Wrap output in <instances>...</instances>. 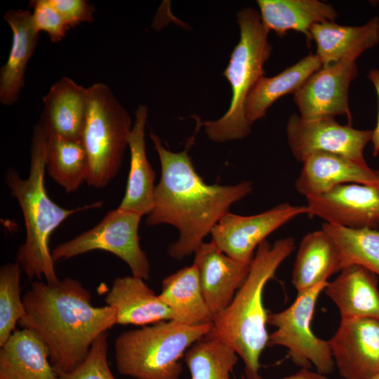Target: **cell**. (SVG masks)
Segmentation results:
<instances>
[{"label":"cell","instance_id":"obj_1","mask_svg":"<svg viewBox=\"0 0 379 379\" xmlns=\"http://www.w3.org/2000/svg\"><path fill=\"white\" fill-rule=\"evenodd\" d=\"M150 137L159 157L161 175L146 224H169L178 229V239L168 246V252L173 258L181 260L194 253L230 206L252 191V184L208 185L197 173L187 147L173 152L162 145L157 134L152 132Z\"/></svg>","mask_w":379,"mask_h":379},{"label":"cell","instance_id":"obj_2","mask_svg":"<svg viewBox=\"0 0 379 379\" xmlns=\"http://www.w3.org/2000/svg\"><path fill=\"white\" fill-rule=\"evenodd\" d=\"M22 299L26 315L19 322L45 343L58 375L75 369L95 339L117 324L115 310L93 306L89 291L72 278L33 281Z\"/></svg>","mask_w":379,"mask_h":379},{"label":"cell","instance_id":"obj_3","mask_svg":"<svg viewBox=\"0 0 379 379\" xmlns=\"http://www.w3.org/2000/svg\"><path fill=\"white\" fill-rule=\"evenodd\" d=\"M46 142V132L39 123L33 131L28 177L22 178L11 168L5 180L19 203L25 226V239L18 250L16 262L29 279L44 277L47 283L52 284L60 279L49 248L51 235L71 215L99 208L102 204L98 201L67 209L49 197L45 187Z\"/></svg>","mask_w":379,"mask_h":379},{"label":"cell","instance_id":"obj_4","mask_svg":"<svg viewBox=\"0 0 379 379\" xmlns=\"http://www.w3.org/2000/svg\"><path fill=\"white\" fill-rule=\"evenodd\" d=\"M294 248L293 237L278 239L272 245L263 241L257 248L245 281L229 306L214 318L208 334L235 350L244 361L246 378L258 375L260 357L269 340L264 288Z\"/></svg>","mask_w":379,"mask_h":379},{"label":"cell","instance_id":"obj_5","mask_svg":"<svg viewBox=\"0 0 379 379\" xmlns=\"http://www.w3.org/2000/svg\"><path fill=\"white\" fill-rule=\"evenodd\" d=\"M212 327L213 322L190 326L170 320L122 332L114 342L118 372L135 379H179L181 359Z\"/></svg>","mask_w":379,"mask_h":379},{"label":"cell","instance_id":"obj_6","mask_svg":"<svg viewBox=\"0 0 379 379\" xmlns=\"http://www.w3.org/2000/svg\"><path fill=\"white\" fill-rule=\"evenodd\" d=\"M240 39L234 48L228 65L222 73L231 86L232 96L226 113L215 121L203 123L205 133L213 141L222 142L248 135L251 125L245 114V102L250 91L264 76V65L271 55L270 31L253 8L237 14Z\"/></svg>","mask_w":379,"mask_h":379},{"label":"cell","instance_id":"obj_7","mask_svg":"<svg viewBox=\"0 0 379 379\" xmlns=\"http://www.w3.org/2000/svg\"><path fill=\"white\" fill-rule=\"evenodd\" d=\"M87 88V114L81 138L88 160L86 182L102 188L117 175L133 126L128 113L107 86L96 83Z\"/></svg>","mask_w":379,"mask_h":379},{"label":"cell","instance_id":"obj_8","mask_svg":"<svg viewBox=\"0 0 379 379\" xmlns=\"http://www.w3.org/2000/svg\"><path fill=\"white\" fill-rule=\"evenodd\" d=\"M322 283L298 293L294 302L286 310L268 314L267 324L276 327L269 335L267 346H282L288 350L292 361L301 368L326 375L333 372L335 363L328 341L318 338L311 328L317 299L328 284Z\"/></svg>","mask_w":379,"mask_h":379},{"label":"cell","instance_id":"obj_9","mask_svg":"<svg viewBox=\"0 0 379 379\" xmlns=\"http://www.w3.org/2000/svg\"><path fill=\"white\" fill-rule=\"evenodd\" d=\"M142 215L117 208L109 211L93 228L56 246L53 260H67L92 251L113 253L130 267L132 275L148 279L150 264L140 246Z\"/></svg>","mask_w":379,"mask_h":379},{"label":"cell","instance_id":"obj_10","mask_svg":"<svg viewBox=\"0 0 379 379\" xmlns=\"http://www.w3.org/2000/svg\"><path fill=\"white\" fill-rule=\"evenodd\" d=\"M372 133L373 131L341 125L330 117L305 119L299 114H293L286 124L290 150L295 159L302 163L314 153L326 152L368 165L364 152L371 141Z\"/></svg>","mask_w":379,"mask_h":379},{"label":"cell","instance_id":"obj_11","mask_svg":"<svg viewBox=\"0 0 379 379\" xmlns=\"http://www.w3.org/2000/svg\"><path fill=\"white\" fill-rule=\"evenodd\" d=\"M306 205L282 203L252 215L226 213L211 231V242L222 252L251 265L256 248L273 232L298 215L307 214Z\"/></svg>","mask_w":379,"mask_h":379},{"label":"cell","instance_id":"obj_12","mask_svg":"<svg viewBox=\"0 0 379 379\" xmlns=\"http://www.w3.org/2000/svg\"><path fill=\"white\" fill-rule=\"evenodd\" d=\"M357 75L356 61L344 60L322 66L294 93L299 115L305 119L345 115L351 124L349 88Z\"/></svg>","mask_w":379,"mask_h":379},{"label":"cell","instance_id":"obj_13","mask_svg":"<svg viewBox=\"0 0 379 379\" xmlns=\"http://www.w3.org/2000/svg\"><path fill=\"white\" fill-rule=\"evenodd\" d=\"M328 344L343 379H373L379 375V319H341Z\"/></svg>","mask_w":379,"mask_h":379},{"label":"cell","instance_id":"obj_14","mask_svg":"<svg viewBox=\"0 0 379 379\" xmlns=\"http://www.w3.org/2000/svg\"><path fill=\"white\" fill-rule=\"evenodd\" d=\"M306 199L307 214L325 223L350 229L379 225V185H341Z\"/></svg>","mask_w":379,"mask_h":379},{"label":"cell","instance_id":"obj_15","mask_svg":"<svg viewBox=\"0 0 379 379\" xmlns=\"http://www.w3.org/2000/svg\"><path fill=\"white\" fill-rule=\"evenodd\" d=\"M194 262L206 303L213 317L222 312L245 281L251 265L239 262L210 242H203L194 251Z\"/></svg>","mask_w":379,"mask_h":379},{"label":"cell","instance_id":"obj_16","mask_svg":"<svg viewBox=\"0 0 379 379\" xmlns=\"http://www.w3.org/2000/svg\"><path fill=\"white\" fill-rule=\"evenodd\" d=\"M350 183L379 185V171L341 155L317 152L302 162L295 187L307 198Z\"/></svg>","mask_w":379,"mask_h":379},{"label":"cell","instance_id":"obj_17","mask_svg":"<svg viewBox=\"0 0 379 379\" xmlns=\"http://www.w3.org/2000/svg\"><path fill=\"white\" fill-rule=\"evenodd\" d=\"M40 124L47 136L81 141L88 107V88L62 77L43 98Z\"/></svg>","mask_w":379,"mask_h":379},{"label":"cell","instance_id":"obj_18","mask_svg":"<svg viewBox=\"0 0 379 379\" xmlns=\"http://www.w3.org/2000/svg\"><path fill=\"white\" fill-rule=\"evenodd\" d=\"M144 280L133 275L113 280L105 301L115 310L117 324L145 326L172 320L171 310Z\"/></svg>","mask_w":379,"mask_h":379},{"label":"cell","instance_id":"obj_19","mask_svg":"<svg viewBox=\"0 0 379 379\" xmlns=\"http://www.w3.org/2000/svg\"><path fill=\"white\" fill-rule=\"evenodd\" d=\"M311 40L317 45L316 55L323 66L344 60H356L379 43V18L375 16L359 26L343 25L335 22L313 25Z\"/></svg>","mask_w":379,"mask_h":379},{"label":"cell","instance_id":"obj_20","mask_svg":"<svg viewBox=\"0 0 379 379\" xmlns=\"http://www.w3.org/2000/svg\"><path fill=\"white\" fill-rule=\"evenodd\" d=\"M12 31V44L6 62L0 71V101L11 105L25 86L27 65L36 49L39 34L29 10L12 9L3 16Z\"/></svg>","mask_w":379,"mask_h":379},{"label":"cell","instance_id":"obj_21","mask_svg":"<svg viewBox=\"0 0 379 379\" xmlns=\"http://www.w3.org/2000/svg\"><path fill=\"white\" fill-rule=\"evenodd\" d=\"M148 108L139 105L128 138L130 168L124 196L118 208L142 215H148L154 204L156 173L146 154L145 130Z\"/></svg>","mask_w":379,"mask_h":379},{"label":"cell","instance_id":"obj_22","mask_svg":"<svg viewBox=\"0 0 379 379\" xmlns=\"http://www.w3.org/2000/svg\"><path fill=\"white\" fill-rule=\"evenodd\" d=\"M324 291L338 307L341 319H379L378 280L368 270L357 265L346 266Z\"/></svg>","mask_w":379,"mask_h":379},{"label":"cell","instance_id":"obj_23","mask_svg":"<svg viewBox=\"0 0 379 379\" xmlns=\"http://www.w3.org/2000/svg\"><path fill=\"white\" fill-rule=\"evenodd\" d=\"M0 379H60L48 347L33 330L15 331L0 350Z\"/></svg>","mask_w":379,"mask_h":379},{"label":"cell","instance_id":"obj_24","mask_svg":"<svg viewBox=\"0 0 379 379\" xmlns=\"http://www.w3.org/2000/svg\"><path fill=\"white\" fill-rule=\"evenodd\" d=\"M343 267L338 247L322 229L302 239L292 272V284L298 293L326 282L329 277Z\"/></svg>","mask_w":379,"mask_h":379},{"label":"cell","instance_id":"obj_25","mask_svg":"<svg viewBox=\"0 0 379 379\" xmlns=\"http://www.w3.org/2000/svg\"><path fill=\"white\" fill-rule=\"evenodd\" d=\"M257 4L264 26L279 37L295 31L310 41L313 25L335 22L338 17L331 4L318 0H258Z\"/></svg>","mask_w":379,"mask_h":379},{"label":"cell","instance_id":"obj_26","mask_svg":"<svg viewBox=\"0 0 379 379\" xmlns=\"http://www.w3.org/2000/svg\"><path fill=\"white\" fill-rule=\"evenodd\" d=\"M158 295L171 310L173 321L190 326L213 321V317L202 293L198 270L194 264L164 278L161 293Z\"/></svg>","mask_w":379,"mask_h":379},{"label":"cell","instance_id":"obj_27","mask_svg":"<svg viewBox=\"0 0 379 379\" xmlns=\"http://www.w3.org/2000/svg\"><path fill=\"white\" fill-rule=\"evenodd\" d=\"M322 66L318 56L310 53L274 77H262L246 100L245 114L248 123L252 125L263 118L276 100L285 95L294 94Z\"/></svg>","mask_w":379,"mask_h":379},{"label":"cell","instance_id":"obj_28","mask_svg":"<svg viewBox=\"0 0 379 379\" xmlns=\"http://www.w3.org/2000/svg\"><path fill=\"white\" fill-rule=\"evenodd\" d=\"M46 168L67 192L76 191L86 182L88 173V160L82 142L47 136Z\"/></svg>","mask_w":379,"mask_h":379},{"label":"cell","instance_id":"obj_29","mask_svg":"<svg viewBox=\"0 0 379 379\" xmlns=\"http://www.w3.org/2000/svg\"><path fill=\"white\" fill-rule=\"evenodd\" d=\"M238 359L231 346L208 335L194 343L184 356L192 379H231Z\"/></svg>","mask_w":379,"mask_h":379},{"label":"cell","instance_id":"obj_30","mask_svg":"<svg viewBox=\"0 0 379 379\" xmlns=\"http://www.w3.org/2000/svg\"><path fill=\"white\" fill-rule=\"evenodd\" d=\"M321 229L331 237L338 247L343 268L357 265L379 276V230L350 229L325 222Z\"/></svg>","mask_w":379,"mask_h":379},{"label":"cell","instance_id":"obj_31","mask_svg":"<svg viewBox=\"0 0 379 379\" xmlns=\"http://www.w3.org/2000/svg\"><path fill=\"white\" fill-rule=\"evenodd\" d=\"M22 270L17 262H7L0 268V347L15 331L16 324L26 315L20 296Z\"/></svg>","mask_w":379,"mask_h":379},{"label":"cell","instance_id":"obj_32","mask_svg":"<svg viewBox=\"0 0 379 379\" xmlns=\"http://www.w3.org/2000/svg\"><path fill=\"white\" fill-rule=\"evenodd\" d=\"M109 332L100 335L92 344L85 359L72 371L60 379H116L107 361Z\"/></svg>","mask_w":379,"mask_h":379},{"label":"cell","instance_id":"obj_33","mask_svg":"<svg viewBox=\"0 0 379 379\" xmlns=\"http://www.w3.org/2000/svg\"><path fill=\"white\" fill-rule=\"evenodd\" d=\"M33 9L32 20L36 31L48 34L53 42L60 41L70 29L51 0H34L29 2Z\"/></svg>","mask_w":379,"mask_h":379},{"label":"cell","instance_id":"obj_34","mask_svg":"<svg viewBox=\"0 0 379 379\" xmlns=\"http://www.w3.org/2000/svg\"><path fill=\"white\" fill-rule=\"evenodd\" d=\"M69 28L92 22L95 7L85 0H51Z\"/></svg>","mask_w":379,"mask_h":379},{"label":"cell","instance_id":"obj_35","mask_svg":"<svg viewBox=\"0 0 379 379\" xmlns=\"http://www.w3.org/2000/svg\"><path fill=\"white\" fill-rule=\"evenodd\" d=\"M367 77L373 84L378 98V112L377 123L372 133L371 143H372V154L373 157H376L379 154V69H373L368 71Z\"/></svg>","mask_w":379,"mask_h":379},{"label":"cell","instance_id":"obj_36","mask_svg":"<svg viewBox=\"0 0 379 379\" xmlns=\"http://www.w3.org/2000/svg\"><path fill=\"white\" fill-rule=\"evenodd\" d=\"M246 379H262V378L258 374ZM283 379H328V378L326 375L319 373L318 371H312L309 368H301L297 373L285 377Z\"/></svg>","mask_w":379,"mask_h":379},{"label":"cell","instance_id":"obj_37","mask_svg":"<svg viewBox=\"0 0 379 379\" xmlns=\"http://www.w3.org/2000/svg\"><path fill=\"white\" fill-rule=\"evenodd\" d=\"M241 379H246V377L244 375H242Z\"/></svg>","mask_w":379,"mask_h":379},{"label":"cell","instance_id":"obj_38","mask_svg":"<svg viewBox=\"0 0 379 379\" xmlns=\"http://www.w3.org/2000/svg\"><path fill=\"white\" fill-rule=\"evenodd\" d=\"M373 379H379V375L376 376L375 378H374Z\"/></svg>","mask_w":379,"mask_h":379},{"label":"cell","instance_id":"obj_39","mask_svg":"<svg viewBox=\"0 0 379 379\" xmlns=\"http://www.w3.org/2000/svg\"><path fill=\"white\" fill-rule=\"evenodd\" d=\"M378 2H379V1H378Z\"/></svg>","mask_w":379,"mask_h":379}]
</instances>
